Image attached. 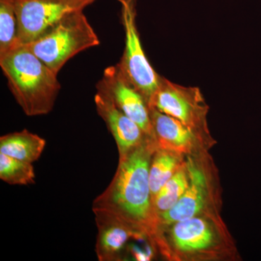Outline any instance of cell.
Returning a JSON list of instances; mask_svg holds the SVG:
<instances>
[{
	"instance_id": "1",
	"label": "cell",
	"mask_w": 261,
	"mask_h": 261,
	"mask_svg": "<svg viewBox=\"0 0 261 261\" xmlns=\"http://www.w3.org/2000/svg\"><path fill=\"white\" fill-rule=\"evenodd\" d=\"M157 148L154 139L149 138L119 157L112 181L93 205L94 212L111 215L129 225L154 250L159 221L152 205L149 166Z\"/></svg>"
},
{
	"instance_id": "2",
	"label": "cell",
	"mask_w": 261,
	"mask_h": 261,
	"mask_svg": "<svg viewBox=\"0 0 261 261\" xmlns=\"http://www.w3.org/2000/svg\"><path fill=\"white\" fill-rule=\"evenodd\" d=\"M156 252L168 261L241 260L221 214H205L159 228Z\"/></svg>"
},
{
	"instance_id": "3",
	"label": "cell",
	"mask_w": 261,
	"mask_h": 261,
	"mask_svg": "<svg viewBox=\"0 0 261 261\" xmlns=\"http://www.w3.org/2000/svg\"><path fill=\"white\" fill-rule=\"evenodd\" d=\"M8 87L28 116L47 115L54 108L61 85L53 71L28 47L18 44L0 55Z\"/></svg>"
},
{
	"instance_id": "4",
	"label": "cell",
	"mask_w": 261,
	"mask_h": 261,
	"mask_svg": "<svg viewBox=\"0 0 261 261\" xmlns=\"http://www.w3.org/2000/svg\"><path fill=\"white\" fill-rule=\"evenodd\" d=\"M190 184L174 207L160 216V228L205 214H221L222 187L219 168L209 152L187 157ZM158 230V231H159Z\"/></svg>"
},
{
	"instance_id": "5",
	"label": "cell",
	"mask_w": 261,
	"mask_h": 261,
	"mask_svg": "<svg viewBox=\"0 0 261 261\" xmlns=\"http://www.w3.org/2000/svg\"><path fill=\"white\" fill-rule=\"evenodd\" d=\"M84 11L65 15L47 32L27 46L56 73L81 51L99 44Z\"/></svg>"
},
{
	"instance_id": "6",
	"label": "cell",
	"mask_w": 261,
	"mask_h": 261,
	"mask_svg": "<svg viewBox=\"0 0 261 261\" xmlns=\"http://www.w3.org/2000/svg\"><path fill=\"white\" fill-rule=\"evenodd\" d=\"M149 108L176 118L207 142L217 144L207 123L210 108L198 87L179 85L161 76Z\"/></svg>"
},
{
	"instance_id": "7",
	"label": "cell",
	"mask_w": 261,
	"mask_h": 261,
	"mask_svg": "<svg viewBox=\"0 0 261 261\" xmlns=\"http://www.w3.org/2000/svg\"><path fill=\"white\" fill-rule=\"evenodd\" d=\"M121 7V23L125 32V48L118 64L128 82L147 101L149 107L159 88L161 75L149 63L141 43L137 25L136 0H117Z\"/></svg>"
},
{
	"instance_id": "8",
	"label": "cell",
	"mask_w": 261,
	"mask_h": 261,
	"mask_svg": "<svg viewBox=\"0 0 261 261\" xmlns=\"http://www.w3.org/2000/svg\"><path fill=\"white\" fill-rule=\"evenodd\" d=\"M97 0H13L18 19V44L42 36L65 15L84 11Z\"/></svg>"
},
{
	"instance_id": "9",
	"label": "cell",
	"mask_w": 261,
	"mask_h": 261,
	"mask_svg": "<svg viewBox=\"0 0 261 261\" xmlns=\"http://www.w3.org/2000/svg\"><path fill=\"white\" fill-rule=\"evenodd\" d=\"M97 85L107 92L122 112L154 139L150 108L143 96L125 78L118 65L106 68Z\"/></svg>"
},
{
	"instance_id": "10",
	"label": "cell",
	"mask_w": 261,
	"mask_h": 261,
	"mask_svg": "<svg viewBox=\"0 0 261 261\" xmlns=\"http://www.w3.org/2000/svg\"><path fill=\"white\" fill-rule=\"evenodd\" d=\"M150 108L154 142L158 148L171 151L181 155H196L209 152L214 147L189 127L173 117Z\"/></svg>"
},
{
	"instance_id": "11",
	"label": "cell",
	"mask_w": 261,
	"mask_h": 261,
	"mask_svg": "<svg viewBox=\"0 0 261 261\" xmlns=\"http://www.w3.org/2000/svg\"><path fill=\"white\" fill-rule=\"evenodd\" d=\"M96 87L97 93L94 95L96 109L116 141L119 157L128 153L132 149L152 138L117 107L104 89L97 85Z\"/></svg>"
},
{
	"instance_id": "12",
	"label": "cell",
	"mask_w": 261,
	"mask_h": 261,
	"mask_svg": "<svg viewBox=\"0 0 261 261\" xmlns=\"http://www.w3.org/2000/svg\"><path fill=\"white\" fill-rule=\"evenodd\" d=\"M94 213L98 226L96 252L99 260H119L130 240L147 241L122 220L105 213Z\"/></svg>"
},
{
	"instance_id": "13",
	"label": "cell",
	"mask_w": 261,
	"mask_h": 261,
	"mask_svg": "<svg viewBox=\"0 0 261 261\" xmlns=\"http://www.w3.org/2000/svg\"><path fill=\"white\" fill-rule=\"evenodd\" d=\"M45 146L44 139L27 129L0 137V153L30 163L39 159Z\"/></svg>"
},
{
	"instance_id": "14",
	"label": "cell",
	"mask_w": 261,
	"mask_h": 261,
	"mask_svg": "<svg viewBox=\"0 0 261 261\" xmlns=\"http://www.w3.org/2000/svg\"><path fill=\"white\" fill-rule=\"evenodd\" d=\"M187 157L181 154L157 148L149 166V185L153 201L162 187L186 162Z\"/></svg>"
},
{
	"instance_id": "15",
	"label": "cell",
	"mask_w": 261,
	"mask_h": 261,
	"mask_svg": "<svg viewBox=\"0 0 261 261\" xmlns=\"http://www.w3.org/2000/svg\"><path fill=\"white\" fill-rule=\"evenodd\" d=\"M190 171L186 162L160 190L152 201L158 221L160 216L176 205L190 184Z\"/></svg>"
},
{
	"instance_id": "16",
	"label": "cell",
	"mask_w": 261,
	"mask_h": 261,
	"mask_svg": "<svg viewBox=\"0 0 261 261\" xmlns=\"http://www.w3.org/2000/svg\"><path fill=\"white\" fill-rule=\"evenodd\" d=\"M32 163L0 153V178L12 185H29L35 182Z\"/></svg>"
},
{
	"instance_id": "17",
	"label": "cell",
	"mask_w": 261,
	"mask_h": 261,
	"mask_svg": "<svg viewBox=\"0 0 261 261\" xmlns=\"http://www.w3.org/2000/svg\"><path fill=\"white\" fill-rule=\"evenodd\" d=\"M17 45L18 19L13 0H0V55Z\"/></svg>"
}]
</instances>
